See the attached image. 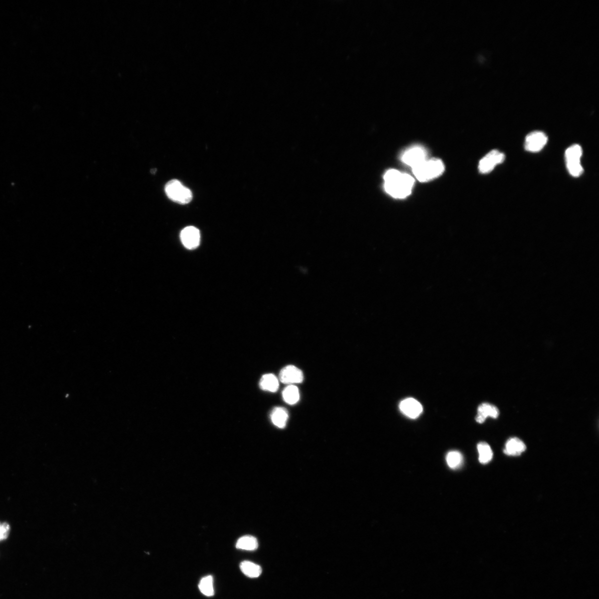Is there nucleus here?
I'll use <instances>...</instances> for the list:
<instances>
[{
    "instance_id": "nucleus-1",
    "label": "nucleus",
    "mask_w": 599,
    "mask_h": 599,
    "mask_svg": "<svg viewBox=\"0 0 599 599\" xmlns=\"http://www.w3.org/2000/svg\"><path fill=\"white\" fill-rule=\"evenodd\" d=\"M384 189L396 199H404L412 192L414 184V178L396 170H390L384 176Z\"/></svg>"
},
{
    "instance_id": "nucleus-2",
    "label": "nucleus",
    "mask_w": 599,
    "mask_h": 599,
    "mask_svg": "<svg viewBox=\"0 0 599 599\" xmlns=\"http://www.w3.org/2000/svg\"><path fill=\"white\" fill-rule=\"evenodd\" d=\"M444 162L438 158L428 159L412 168L414 176L420 182H428L442 175Z\"/></svg>"
},
{
    "instance_id": "nucleus-3",
    "label": "nucleus",
    "mask_w": 599,
    "mask_h": 599,
    "mask_svg": "<svg viewBox=\"0 0 599 599\" xmlns=\"http://www.w3.org/2000/svg\"><path fill=\"white\" fill-rule=\"evenodd\" d=\"M165 191L170 199L180 204H188L192 198L191 190L176 180L167 182Z\"/></svg>"
},
{
    "instance_id": "nucleus-4",
    "label": "nucleus",
    "mask_w": 599,
    "mask_h": 599,
    "mask_svg": "<svg viewBox=\"0 0 599 599\" xmlns=\"http://www.w3.org/2000/svg\"><path fill=\"white\" fill-rule=\"evenodd\" d=\"M582 154V147L578 144H574L568 147L566 152L567 169L573 176L578 177L582 174L584 170L580 160Z\"/></svg>"
},
{
    "instance_id": "nucleus-5",
    "label": "nucleus",
    "mask_w": 599,
    "mask_h": 599,
    "mask_svg": "<svg viewBox=\"0 0 599 599\" xmlns=\"http://www.w3.org/2000/svg\"><path fill=\"white\" fill-rule=\"evenodd\" d=\"M428 159L427 150L424 147L420 145L409 147L400 156V160L412 169Z\"/></svg>"
},
{
    "instance_id": "nucleus-6",
    "label": "nucleus",
    "mask_w": 599,
    "mask_h": 599,
    "mask_svg": "<svg viewBox=\"0 0 599 599\" xmlns=\"http://www.w3.org/2000/svg\"><path fill=\"white\" fill-rule=\"evenodd\" d=\"M506 156L498 150H492L482 158L479 164V171L482 174H489L498 164L502 163Z\"/></svg>"
},
{
    "instance_id": "nucleus-7",
    "label": "nucleus",
    "mask_w": 599,
    "mask_h": 599,
    "mask_svg": "<svg viewBox=\"0 0 599 599\" xmlns=\"http://www.w3.org/2000/svg\"><path fill=\"white\" fill-rule=\"evenodd\" d=\"M546 135L541 131H534L527 135L525 140V149L530 152L541 150L547 144Z\"/></svg>"
},
{
    "instance_id": "nucleus-8",
    "label": "nucleus",
    "mask_w": 599,
    "mask_h": 599,
    "mask_svg": "<svg viewBox=\"0 0 599 599\" xmlns=\"http://www.w3.org/2000/svg\"><path fill=\"white\" fill-rule=\"evenodd\" d=\"M180 238L182 244L188 250H194L200 245V232L196 227L188 226L181 232Z\"/></svg>"
},
{
    "instance_id": "nucleus-9",
    "label": "nucleus",
    "mask_w": 599,
    "mask_h": 599,
    "mask_svg": "<svg viewBox=\"0 0 599 599\" xmlns=\"http://www.w3.org/2000/svg\"><path fill=\"white\" fill-rule=\"evenodd\" d=\"M279 378L284 384H300L303 382L304 376L300 370L290 365L282 370Z\"/></svg>"
},
{
    "instance_id": "nucleus-10",
    "label": "nucleus",
    "mask_w": 599,
    "mask_h": 599,
    "mask_svg": "<svg viewBox=\"0 0 599 599\" xmlns=\"http://www.w3.org/2000/svg\"><path fill=\"white\" fill-rule=\"evenodd\" d=\"M400 408L401 412L410 418H418L423 410L422 406L413 398L403 400L400 403Z\"/></svg>"
},
{
    "instance_id": "nucleus-11",
    "label": "nucleus",
    "mask_w": 599,
    "mask_h": 599,
    "mask_svg": "<svg viewBox=\"0 0 599 599\" xmlns=\"http://www.w3.org/2000/svg\"><path fill=\"white\" fill-rule=\"evenodd\" d=\"M499 414V410L496 406L489 404H483L479 406L476 420L477 422L483 424L487 418H496Z\"/></svg>"
},
{
    "instance_id": "nucleus-12",
    "label": "nucleus",
    "mask_w": 599,
    "mask_h": 599,
    "mask_svg": "<svg viewBox=\"0 0 599 599\" xmlns=\"http://www.w3.org/2000/svg\"><path fill=\"white\" fill-rule=\"evenodd\" d=\"M526 450L524 442L519 438H512L506 442L504 452L508 456H518Z\"/></svg>"
},
{
    "instance_id": "nucleus-13",
    "label": "nucleus",
    "mask_w": 599,
    "mask_h": 599,
    "mask_svg": "<svg viewBox=\"0 0 599 599\" xmlns=\"http://www.w3.org/2000/svg\"><path fill=\"white\" fill-rule=\"evenodd\" d=\"M288 416L286 408H274L271 414V420L274 425L280 428L286 427Z\"/></svg>"
},
{
    "instance_id": "nucleus-14",
    "label": "nucleus",
    "mask_w": 599,
    "mask_h": 599,
    "mask_svg": "<svg viewBox=\"0 0 599 599\" xmlns=\"http://www.w3.org/2000/svg\"><path fill=\"white\" fill-rule=\"evenodd\" d=\"M260 388L265 390L272 392H276L278 389V380L275 375L266 374L262 376L260 383Z\"/></svg>"
},
{
    "instance_id": "nucleus-15",
    "label": "nucleus",
    "mask_w": 599,
    "mask_h": 599,
    "mask_svg": "<svg viewBox=\"0 0 599 599\" xmlns=\"http://www.w3.org/2000/svg\"><path fill=\"white\" fill-rule=\"evenodd\" d=\"M240 567L244 574L248 578H256L262 574L261 566L252 562L244 561L241 562Z\"/></svg>"
},
{
    "instance_id": "nucleus-16",
    "label": "nucleus",
    "mask_w": 599,
    "mask_h": 599,
    "mask_svg": "<svg viewBox=\"0 0 599 599\" xmlns=\"http://www.w3.org/2000/svg\"><path fill=\"white\" fill-rule=\"evenodd\" d=\"M236 548L238 550L253 551L258 549V542L255 537L250 536H244L237 541Z\"/></svg>"
},
{
    "instance_id": "nucleus-17",
    "label": "nucleus",
    "mask_w": 599,
    "mask_h": 599,
    "mask_svg": "<svg viewBox=\"0 0 599 599\" xmlns=\"http://www.w3.org/2000/svg\"><path fill=\"white\" fill-rule=\"evenodd\" d=\"M282 397L285 402L289 404H296L300 398L298 388L292 384L288 386L283 390Z\"/></svg>"
},
{
    "instance_id": "nucleus-18",
    "label": "nucleus",
    "mask_w": 599,
    "mask_h": 599,
    "mask_svg": "<svg viewBox=\"0 0 599 599\" xmlns=\"http://www.w3.org/2000/svg\"><path fill=\"white\" fill-rule=\"evenodd\" d=\"M477 450L479 453V460L483 464H488L493 458V452L488 444L485 442L480 443L477 446Z\"/></svg>"
},
{
    "instance_id": "nucleus-19",
    "label": "nucleus",
    "mask_w": 599,
    "mask_h": 599,
    "mask_svg": "<svg viewBox=\"0 0 599 599\" xmlns=\"http://www.w3.org/2000/svg\"><path fill=\"white\" fill-rule=\"evenodd\" d=\"M199 588L203 595L209 597L214 596V590L212 577L208 576L202 578L199 584Z\"/></svg>"
},
{
    "instance_id": "nucleus-20",
    "label": "nucleus",
    "mask_w": 599,
    "mask_h": 599,
    "mask_svg": "<svg viewBox=\"0 0 599 599\" xmlns=\"http://www.w3.org/2000/svg\"><path fill=\"white\" fill-rule=\"evenodd\" d=\"M446 461L452 469H456L463 462V456L458 451H450L446 456Z\"/></svg>"
},
{
    "instance_id": "nucleus-21",
    "label": "nucleus",
    "mask_w": 599,
    "mask_h": 599,
    "mask_svg": "<svg viewBox=\"0 0 599 599\" xmlns=\"http://www.w3.org/2000/svg\"><path fill=\"white\" fill-rule=\"evenodd\" d=\"M10 524L6 522H0V542L6 540L10 532Z\"/></svg>"
}]
</instances>
